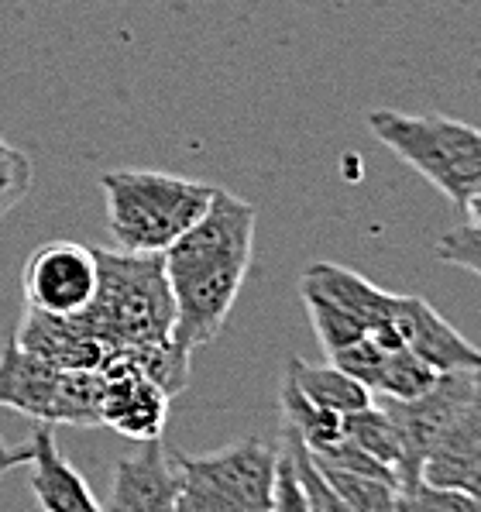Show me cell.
Returning <instances> with one entry per match:
<instances>
[{
    "label": "cell",
    "instance_id": "cell-8",
    "mask_svg": "<svg viewBox=\"0 0 481 512\" xmlns=\"http://www.w3.org/2000/svg\"><path fill=\"white\" fill-rule=\"evenodd\" d=\"M97 251L76 241H52L28 258L21 286L28 310L49 317H80L97 296Z\"/></svg>",
    "mask_w": 481,
    "mask_h": 512
},
{
    "label": "cell",
    "instance_id": "cell-24",
    "mask_svg": "<svg viewBox=\"0 0 481 512\" xmlns=\"http://www.w3.org/2000/svg\"><path fill=\"white\" fill-rule=\"evenodd\" d=\"M437 258L444 265H454V269H464L481 279V227L461 224L447 231L437 241Z\"/></svg>",
    "mask_w": 481,
    "mask_h": 512
},
{
    "label": "cell",
    "instance_id": "cell-31",
    "mask_svg": "<svg viewBox=\"0 0 481 512\" xmlns=\"http://www.w3.org/2000/svg\"><path fill=\"white\" fill-rule=\"evenodd\" d=\"M475 375H478V378H481V372H475Z\"/></svg>",
    "mask_w": 481,
    "mask_h": 512
},
{
    "label": "cell",
    "instance_id": "cell-4",
    "mask_svg": "<svg viewBox=\"0 0 481 512\" xmlns=\"http://www.w3.org/2000/svg\"><path fill=\"white\" fill-rule=\"evenodd\" d=\"M365 121L392 155L420 172L454 207H461L481 183V128L475 124L444 114H402V110H372Z\"/></svg>",
    "mask_w": 481,
    "mask_h": 512
},
{
    "label": "cell",
    "instance_id": "cell-2",
    "mask_svg": "<svg viewBox=\"0 0 481 512\" xmlns=\"http://www.w3.org/2000/svg\"><path fill=\"white\" fill-rule=\"evenodd\" d=\"M97 272V296L73 320L104 344L110 361L128 358L169 396L183 392L193 358L172 341L176 306H172L162 255L97 251Z\"/></svg>",
    "mask_w": 481,
    "mask_h": 512
},
{
    "label": "cell",
    "instance_id": "cell-19",
    "mask_svg": "<svg viewBox=\"0 0 481 512\" xmlns=\"http://www.w3.org/2000/svg\"><path fill=\"white\" fill-rule=\"evenodd\" d=\"M440 372L433 365L413 354L402 344V348L385 354V365L378 372L375 396L378 399H420L423 392H430L437 385Z\"/></svg>",
    "mask_w": 481,
    "mask_h": 512
},
{
    "label": "cell",
    "instance_id": "cell-21",
    "mask_svg": "<svg viewBox=\"0 0 481 512\" xmlns=\"http://www.w3.org/2000/svg\"><path fill=\"white\" fill-rule=\"evenodd\" d=\"M299 293H303L306 313H310V324H313V330H317V337H320V344H323V351H327V354L348 348V344H354L358 337L372 334L365 320H358L354 313L344 310V306L330 303L327 296L313 293V289H299Z\"/></svg>",
    "mask_w": 481,
    "mask_h": 512
},
{
    "label": "cell",
    "instance_id": "cell-28",
    "mask_svg": "<svg viewBox=\"0 0 481 512\" xmlns=\"http://www.w3.org/2000/svg\"><path fill=\"white\" fill-rule=\"evenodd\" d=\"M461 210L468 214V224L471 227H481V183L468 193V200L461 203Z\"/></svg>",
    "mask_w": 481,
    "mask_h": 512
},
{
    "label": "cell",
    "instance_id": "cell-23",
    "mask_svg": "<svg viewBox=\"0 0 481 512\" xmlns=\"http://www.w3.org/2000/svg\"><path fill=\"white\" fill-rule=\"evenodd\" d=\"M282 447H286L289 458H293L296 478H299V485H303V492H306V499H310L313 512H351L341 502V495L327 485V478L320 475V468L313 464V454L306 451L303 440H299L296 433L286 430V427H282Z\"/></svg>",
    "mask_w": 481,
    "mask_h": 512
},
{
    "label": "cell",
    "instance_id": "cell-3",
    "mask_svg": "<svg viewBox=\"0 0 481 512\" xmlns=\"http://www.w3.org/2000/svg\"><path fill=\"white\" fill-rule=\"evenodd\" d=\"M107 200V234L117 251L162 255L207 214L214 189L172 172L117 169L100 176Z\"/></svg>",
    "mask_w": 481,
    "mask_h": 512
},
{
    "label": "cell",
    "instance_id": "cell-14",
    "mask_svg": "<svg viewBox=\"0 0 481 512\" xmlns=\"http://www.w3.org/2000/svg\"><path fill=\"white\" fill-rule=\"evenodd\" d=\"M18 344L28 351H35L38 358L52 361L59 368H86V372H97L110 361V351L97 337H90L86 330L76 324L73 317H49V313L28 310L21 320Z\"/></svg>",
    "mask_w": 481,
    "mask_h": 512
},
{
    "label": "cell",
    "instance_id": "cell-18",
    "mask_svg": "<svg viewBox=\"0 0 481 512\" xmlns=\"http://www.w3.org/2000/svg\"><path fill=\"white\" fill-rule=\"evenodd\" d=\"M344 437H348L351 444H358L365 454H372L375 461H382L385 468H392L399 478L402 440H399L396 423H392L389 413L382 409V403H372V406L358 409V413L344 416Z\"/></svg>",
    "mask_w": 481,
    "mask_h": 512
},
{
    "label": "cell",
    "instance_id": "cell-6",
    "mask_svg": "<svg viewBox=\"0 0 481 512\" xmlns=\"http://www.w3.org/2000/svg\"><path fill=\"white\" fill-rule=\"evenodd\" d=\"M183 485V512H268L279 451L262 437H244L210 454L172 451Z\"/></svg>",
    "mask_w": 481,
    "mask_h": 512
},
{
    "label": "cell",
    "instance_id": "cell-25",
    "mask_svg": "<svg viewBox=\"0 0 481 512\" xmlns=\"http://www.w3.org/2000/svg\"><path fill=\"white\" fill-rule=\"evenodd\" d=\"M28 186H31V159L0 138V217H4L14 203H21Z\"/></svg>",
    "mask_w": 481,
    "mask_h": 512
},
{
    "label": "cell",
    "instance_id": "cell-9",
    "mask_svg": "<svg viewBox=\"0 0 481 512\" xmlns=\"http://www.w3.org/2000/svg\"><path fill=\"white\" fill-rule=\"evenodd\" d=\"M104 399H100V427L117 430L131 440H162L172 396L155 378H148L134 361L117 358L104 368Z\"/></svg>",
    "mask_w": 481,
    "mask_h": 512
},
{
    "label": "cell",
    "instance_id": "cell-16",
    "mask_svg": "<svg viewBox=\"0 0 481 512\" xmlns=\"http://www.w3.org/2000/svg\"><path fill=\"white\" fill-rule=\"evenodd\" d=\"M286 375L296 382V389L303 392L310 403H317L323 409L337 416H348V413H358V409L372 406L375 396L358 382L351 378L348 372H341L337 365H310V361L296 358L289 354L286 361Z\"/></svg>",
    "mask_w": 481,
    "mask_h": 512
},
{
    "label": "cell",
    "instance_id": "cell-17",
    "mask_svg": "<svg viewBox=\"0 0 481 512\" xmlns=\"http://www.w3.org/2000/svg\"><path fill=\"white\" fill-rule=\"evenodd\" d=\"M279 406H282V427L293 430L306 444V451H313V454L327 451V447H334L337 440L344 437V416L310 403V399L296 389V382L289 375H282Z\"/></svg>",
    "mask_w": 481,
    "mask_h": 512
},
{
    "label": "cell",
    "instance_id": "cell-11",
    "mask_svg": "<svg viewBox=\"0 0 481 512\" xmlns=\"http://www.w3.org/2000/svg\"><path fill=\"white\" fill-rule=\"evenodd\" d=\"M392 327L399 341L437 372H481V348L447 324L423 296H396Z\"/></svg>",
    "mask_w": 481,
    "mask_h": 512
},
{
    "label": "cell",
    "instance_id": "cell-7",
    "mask_svg": "<svg viewBox=\"0 0 481 512\" xmlns=\"http://www.w3.org/2000/svg\"><path fill=\"white\" fill-rule=\"evenodd\" d=\"M475 385H478L475 372H440L437 385L430 392H423L420 399H382V409L396 423L402 440L399 485L420 482L423 461H427V454L433 451L440 433L447 430V423L475 396Z\"/></svg>",
    "mask_w": 481,
    "mask_h": 512
},
{
    "label": "cell",
    "instance_id": "cell-13",
    "mask_svg": "<svg viewBox=\"0 0 481 512\" xmlns=\"http://www.w3.org/2000/svg\"><path fill=\"white\" fill-rule=\"evenodd\" d=\"M478 471H481V378L475 385V396L447 423V430L440 433L433 451L427 454V461H423V482L464 488L468 492Z\"/></svg>",
    "mask_w": 481,
    "mask_h": 512
},
{
    "label": "cell",
    "instance_id": "cell-1",
    "mask_svg": "<svg viewBox=\"0 0 481 512\" xmlns=\"http://www.w3.org/2000/svg\"><path fill=\"white\" fill-rule=\"evenodd\" d=\"M255 224V203L217 186L207 214L172 248L162 251L165 279L176 306L172 341L189 358L193 351L217 341L238 303L255 251Z\"/></svg>",
    "mask_w": 481,
    "mask_h": 512
},
{
    "label": "cell",
    "instance_id": "cell-20",
    "mask_svg": "<svg viewBox=\"0 0 481 512\" xmlns=\"http://www.w3.org/2000/svg\"><path fill=\"white\" fill-rule=\"evenodd\" d=\"M320 475L327 478V485L341 495V502L351 512H396V482H385V478L372 475H358V471H344V468H330L320 464Z\"/></svg>",
    "mask_w": 481,
    "mask_h": 512
},
{
    "label": "cell",
    "instance_id": "cell-15",
    "mask_svg": "<svg viewBox=\"0 0 481 512\" xmlns=\"http://www.w3.org/2000/svg\"><path fill=\"white\" fill-rule=\"evenodd\" d=\"M299 289H313V293L327 296L330 303L344 306L358 320H365L368 330H396L392 327V306H396V293H385L375 282H368L361 272L348 269V265H330L317 262L303 272Z\"/></svg>",
    "mask_w": 481,
    "mask_h": 512
},
{
    "label": "cell",
    "instance_id": "cell-30",
    "mask_svg": "<svg viewBox=\"0 0 481 512\" xmlns=\"http://www.w3.org/2000/svg\"><path fill=\"white\" fill-rule=\"evenodd\" d=\"M0 454H7V444H4V437H0Z\"/></svg>",
    "mask_w": 481,
    "mask_h": 512
},
{
    "label": "cell",
    "instance_id": "cell-26",
    "mask_svg": "<svg viewBox=\"0 0 481 512\" xmlns=\"http://www.w3.org/2000/svg\"><path fill=\"white\" fill-rule=\"evenodd\" d=\"M268 512H313L310 499H306L303 485H299V478H296L293 458H289L286 447L279 451V468H275V495H272V509H268Z\"/></svg>",
    "mask_w": 481,
    "mask_h": 512
},
{
    "label": "cell",
    "instance_id": "cell-22",
    "mask_svg": "<svg viewBox=\"0 0 481 512\" xmlns=\"http://www.w3.org/2000/svg\"><path fill=\"white\" fill-rule=\"evenodd\" d=\"M396 512H481L475 495L464 488L409 482L396 488Z\"/></svg>",
    "mask_w": 481,
    "mask_h": 512
},
{
    "label": "cell",
    "instance_id": "cell-12",
    "mask_svg": "<svg viewBox=\"0 0 481 512\" xmlns=\"http://www.w3.org/2000/svg\"><path fill=\"white\" fill-rule=\"evenodd\" d=\"M31 451V492L45 512H104L97 495L90 492L86 478L62 458L55 444L52 423H38L35 437L28 444Z\"/></svg>",
    "mask_w": 481,
    "mask_h": 512
},
{
    "label": "cell",
    "instance_id": "cell-5",
    "mask_svg": "<svg viewBox=\"0 0 481 512\" xmlns=\"http://www.w3.org/2000/svg\"><path fill=\"white\" fill-rule=\"evenodd\" d=\"M104 372L59 368L7 337L0 348V406H11L38 423L100 427Z\"/></svg>",
    "mask_w": 481,
    "mask_h": 512
},
{
    "label": "cell",
    "instance_id": "cell-10",
    "mask_svg": "<svg viewBox=\"0 0 481 512\" xmlns=\"http://www.w3.org/2000/svg\"><path fill=\"white\" fill-rule=\"evenodd\" d=\"M183 485L162 440H148L145 451L121 458L110 468V495L104 512H183Z\"/></svg>",
    "mask_w": 481,
    "mask_h": 512
},
{
    "label": "cell",
    "instance_id": "cell-29",
    "mask_svg": "<svg viewBox=\"0 0 481 512\" xmlns=\"http://www.w3.org/2000/svg\"><path fill=\"white\" fill-rule=\"evenodd\" d=\"M468 492L475 495V502H478V506H481V471H478V475H475V482H471V488H468Z\"/></svg>",
    "mask_w": 481,
    "mask_h": 512
},
{
    "label": "cell",
    "instance_id": "cell-27",
    "mask_svg": "<svg viewBox=\"0 0 481 512\" xmlns=\"http://www.w3.org/2000/svg\"><path fill=\"white\" fill-rule=\"evenodd\" d=\"M28 458H31L28 444H25V447H18V451H7V454H0V478H4L7 471L21 468V464H28Z\"/></svg>",
    "mask_w": 481,
    "mask_h": 512
}]
</instances>
